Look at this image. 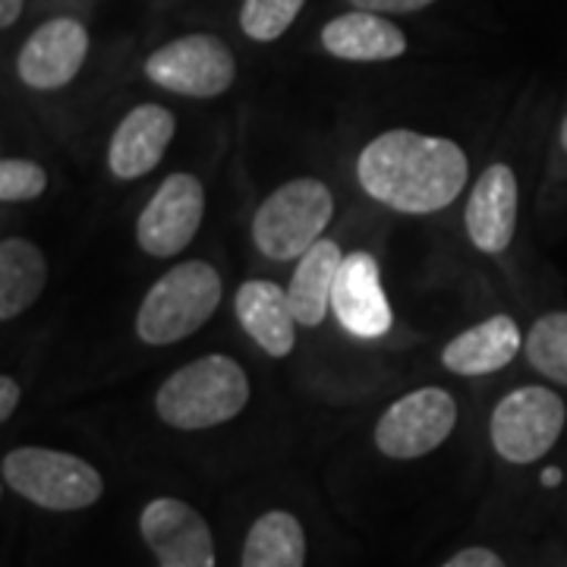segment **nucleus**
<instances>
[{"instance_id": "6ab92c4d", "label": "nucleus", "mask_w": 567, "mask_h": 567, "mask_svg": "<svg viewBox=\"0 0 567 567\" xmlns=\"http://www.w3.org/2000/svg\"><path fill=\"white\" fill-rule=\"evenodd\" d=\"M48 284V259L39 246L7 237L0 244V319L10 322L35 303Z\"/></svg>"}, {"instance_id": "9b49d317", "label": "nucleus", "mask_w": 567, "mask_h": 567, "mask_svg": "<svg viewBox=\"0 0 567 567\" xmlns=\"http://www.w3.org/2000/svg\"><path fill=\"white\" fill-rule=\"evenodd\" d=\"M331 312L347 334L363 338V341L382 338L391 331L394 316L382 290L375 256H369L363 249L347 252L338 281H334V293H331Z\"/></svg>"}, {"instance_id": "c85d7f7f", "label": "nucleus", "mask_w": 567, "mask_h": 567, "mask_svg": "<svg viewBox=\"0 0 567 567\" xmlns=\"http://www.w3.org/2000/svg\"><path fill=\"white\" fill-rule=\"evenodd\" d=\"M558 140H561V148L567 152V117L561 121V133H558Z\"/></svg>"}, {"instance_id": "0eeeda50", "label": "nucleus", "mask_w": 567, "mask_h": 567, "mask_svg": "<svg viewBox=\"0 0 567 567\" xmlns=\"http://www.w3.org/2000/svg\"><path fill=\"white\" fill-rule=\"evenodd\" d=\"M457 425V401L445 388H416L398 398L375 423V445L385 457L416 461L447 442Z\"/></svg>"}, {"instance_id": "6e6552de", "label": "nucleus", "mask_w": 567, "mask_h": 567, "mask_svg": "<svg viewBox=\"0 0 567 567\" xmlns=\"http://www.w3.org/2000/svg\"><path fill=\"white\" fill-rule=\"evenodd\" d=\"M145 76L174 95L218 99L237 80V61L215 35H183L145 61Z\"/></svg>"}, {"instance_id": "1a4fd4ad", "label": "nucleus", "mask_w": 567, "mask_h": 567, "mask_svg": "<svg viewBox=\"0 0 567 567\" xmlns=\"http://www.w3.org/2000/svg\"><path fill=\"white\" fill-rule=\"evenodd\" d=\"M205 215V186L193 174H171L155 189L136 221V240L142 252L171 259L196 240Z\"/></svg>"}, {"instance_id": "39448f33", "label": "nucleus", "mask_w": 567, "mask_h": 567, "mask_svg": "<svg viewBox=\"0 0 567 567\" xmlns=\"http://www.w3.org/2000/svg\"><path fill=\"white\" fill-rule=\"evenodd\" d=\"M3 483L44 511H82L104 492L102 473L76 454L54 447H13L3 454Z\"/></svg>"}, {"instance_id": "a878e982", "label": "nucleus", "mask_w": 567, "mask_h": 567, "mask_svg": "<svg viewBox=\"0 0 567 567\" xmlns=\"http://www.w3.org/2000/svg\"><path fill=\"white\" fill-rule=\"evenodd\" d=\"M17 404H20V382L13 375H0V423L13 416Z\"/></svg>"}, {"instance_id": "bb28decb", "label": "nucleus", "mask_w": 567, "mask_h": 567, "mask_svg": "<svg viewBox=\"0 0 567 567\" xmlns=\"http://www.w3.org/2000/svg\"><path fill=\"white\" fill-rule=\"evenodd\" d=\"M22 13V0H0V25L10 29L13 22L20 20Z\"/></svg>"}, {"instance_id": "dca6fc26", "label": "nucleus", "mask_w": 567, "mask_h": 567, "mask_svg": "<svg viewBox=\"0 0 567 567\" xmlns=\"http://www.w3.org/2000/svg\"><path fill=\"white\" fill-rule=\"evenodd\" d=\"M527 338L511 316H492L461 331L442 353V365L454 375H488L514 363Z\"/></svg>"}, {"instance_id": "20e7f679", "label": "nucleus", "mask_w": 567, "mask_h": 567, "mask_svg": "<svg viewBox=\"0 0 567 567\" xmlns=\"http://www.w3.org/2000/svg\"><path fill=\"white\" fill-rule=\"evenodd\" d=\"M331 215H334V196L322 181L297 177L284 183L259 205L252 218L256 249L271 262L303 259L322 240Z\"/></svg>"}, {"instance_id": "412c9836", "label": "nucleus", "mask_w": 567, "mask_h": 567, "mask_svg": "<svg viewBox=\"0 0 567 567\" xmlns=\"http://www.w3.org/2000/svg\"><path fill=\"white\" fill-rule=\"evenodd\" d=\"M524 353L539 375L567 388V312L539 316L529 328Z\"/></svg>"}, {"instance_id": "f257e3e1", "label": "nucleus", "mask_w": 567, "mask_h": 567, "mask_svg": "<svg viewBox=\"0 0 567 567\" xmlns=\"http://www.w3.org/2000/svg\"><path fill=\"white\" fill-rule=\"evenodd\" d=\"M466 177L470 162L457 142L416 130H388L365 145L357 162L360 186L401 215L442 212L464 193Z\"/></svg>"}, {"instance_id": "cd10ccee", "label": "nucleus", "mask_w": 567, "mask_h": 567, "mask_svg": "<svg viewBox=\"0 0 567 567\" xmlns=\"http://www.w3.org/2000/svg\"><path fill=\"white\" fill-rule=\"evenodd\" d=\"M543 483H546V486H558V483H561V473H558V470H546V473H543Z\"/></svg>"}, {"instance_id": "5701e85b", "label": "nucleus", "mask_w": 567, "mask_h": 567, "mask_svg": "<svg viewBox=\"0 0 567 567\" xmlns=\"http://www.w3.org/2000/svg\"><path fill=\"white\" fill-rule=\"evenodd\" d=\"M48 189L44 167L25 158H3L0 162V199L7 205L32 203Z\"/></svg>"}, {"instance_id": "9d476101", "label": "nucleus", "mask_w": 567, "mask_h": 567, "mask_svg": "<svg viewBox=\"0 0 567 567\" xmlns=\"http://www.w3.org/2000/svg\"><path fill=\"white\" fill-rule=\"evenodd\" d=\"M145 546L158 567H215V539L205 517L181 498H155L140 517Z\"/></svg>"}, {"instance_id": "a211bd4d", "label": "nucleus", "mask_w": 567, "mask_h": 567, "mask_svg": "<svg viewBox=\"0 0 567 567\" xmlns=\"http://www.w3.org/2000/svg\"><path fill=\"white\" fill-rule=\"evenodd\" d=\"M344 262V252L334 240H319L297 262V271L290 278V306L293 316L303 328H319L331 312V293H334V281Z\"/></svg>"}, {"instance_id": "f03ea898", "label": "nucleus", "mask_w": 567, "mask_h": 567, "mask_svg": "<svg viewBox=\"0 0 567 567\" xmlns=\"http://www.w3.org/2000/svg\"><path fill=\"white\" fill-rule=\"evenodd\" d=\"M249 404V379L244 365L221 353H208L181 365L155 394L164 425L199 432L230 423Z\"/></svg>"}, {"instance_id": "aec40b11", "label": "nucleus", "mask_w": 567, "mask_h": 567, "mask_svg": "<svg viewBox=\"0 0 567 567\" xmlns=\"http://www.w3.org/2000/svg\"><path fill=\"white\" fill-rule=\"evenodd\" d=\"M240 567H306L303 524L290 511L262 514L246 533Z\"/></svg>"}, {"instance_id": "b1692460", "label": "nucleus", "mask_w": 567, "mask_h": 567, "mask_svg": "<svg viewBox=\"0 0 567 567\" xmlns=\"http://www.w3.org/2000/svg\"><path fill=\"white\" fill-rule=\"evenodd\" d=\"M350 3L357 10H369V13H416L435 0H350Z\"/></svg>"}, {"instance_id": "423d86ee", "label": "nucleus", "mask_w": 567, "mask_h": 567, "mask_svg": "<svg viewBox=\"0 0 567 567\" xmlns=\"http://www.w3.org/2000/svg\"><path fill=\"white\" fill-rule=\"evenodd\" d=\"M567 423L565 401L543 385H524L505 394L492 410V447L507 464H536L561 439Z\"/></svg>"}, {"instance_id": "ddd939ff", "label": "nucleus", "mask_w": 567, "mask_h": 567, "mask_svg": "<svg viewBox=\"0 0 567 567\" xmlns=\"http://www.w3.org/2000/svg\"><path fill=\"white\" fill-rule=\"evenodd\" d=\"M517 208H520L517 174L507 164H492L480 174L466 199V237L480 252L488 256L505 252L517 230Z\"/></svg>"}, {"instance_id": "f8f14e48", "label": "nucleus", "mask_w": 567, "mask_h": 567, "mask_svg": "<svg viewBox=\"0 0 567 567\" xmlns=\"http://www.w3.org/2000/svg\"><path fill=\"white\" fill-rule=\"evenodd\" d=\"M89 54V32L80 20H48L22 44L20 80L35 92H54L76 80Z\"/></svg>"}, {"instance_id": "4468645a", "label": "nucleus", "mask_w": 567, "mask_h": 567, "mask_svg": "<svg viewBox=\"0 0 567 567\" xmlns=\"http://www.w3.org/2000/svg\"><path fill=\"white\" fill-rule=\"evenodd\" d=\"M174 114L162 104H140L133 107L121 126L114 130L107 145V167L117 181H140L155 171L174 140Z\"/></svg>"}, {"instance_id": "393cba45", "label": "nucleus", "mask_w": 567, "mask_h": 567, "mask_svg": "<svg viewBox=\"0 0 567 567\" xmlns=\"http://www.w3.org/2000/svg\"><path fill=\"white\" fill-rule=\"evenodd\" d=\"M442 567H507V565L502 561V555H495L492 548L470 546L464 548V551H457V555Z\"/></svg>"}, {"instance_id": "4be33fe9", "label": "nucleus", "mask_w": 567, "mask_h": 567, "mask_svg": "<svg viewBox=\"0 0 567 567\" xmlns=\"http://www.w3.org/2000/svg\"><path fill=\"white\" fill-rule=\"evenodd\" d=\"M306 0H244L240 29L252 41H275L300 17Z\"/></svg>"}, {"instance_id": "7ed1b4c3", "label": "nucleus", "mask_w": 567, "mask_h": 567, "mask_svg": "<svg viewBox=\"0 0 567 567\" xmlns=\"http://www.w3.org/2000/svg\"><path fill=\"white\" fill-rule=\"evenodd\" d=\"M221 275L212 262L189 259L164 271L136 312V334L152 347L177 344L196 334L221 303Z\"/></svg>"}, {"instance_id": "f3484780", "label": "nucleus", "mask_w": 567, "mask_h": 567, "mask_svg": "<svg viewBox=\"0 0 567 567\" xmlns=\"http://www.w3.org/2000/svg\"><path fill=\"white\" fill-rule=\"evenodd\" d=\"M322 44L324 51L338 61L382 63L404 54L406 35L382 13L353 10V13H344L324 25Z\"/></svg>"}, {"instance_id": "2eb2a0df", "label": "nucleus", "mask_w": 567, "mask_h": 567, "mask_svg": "<svg viewBox=\"0 0 567 567\" xmlns=\"http://www.w3.org/2000/svg\"><path fill=\"white\" fill-rule=\"evenodd\" d=\"M234 309L246 334L262 347L268 357L284 360L297 347V316L290 306V293L275 281H246L240 284Z\"/></svg>"}]
</instances>
